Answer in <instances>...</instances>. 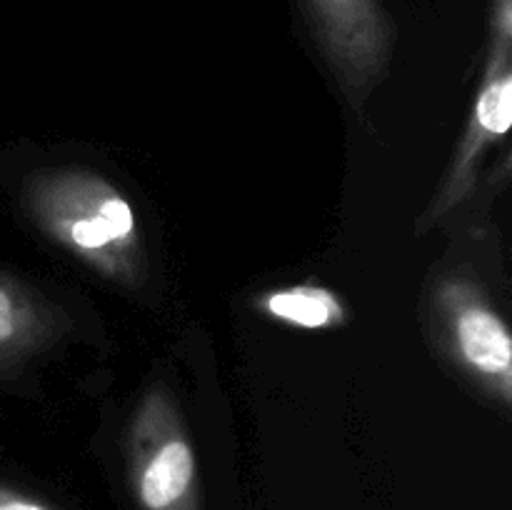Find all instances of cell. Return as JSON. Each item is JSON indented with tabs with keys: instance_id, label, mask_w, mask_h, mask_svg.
Instances as JSON below:
<instances>
[{
	"instance_id": "1",
	"label": "cell",
	"mask_w": 512,
	"mask_h": 510,
	"mask_svg": "<svg viewBox=\"0 0 512 510\" xmlns=\"http://www.w3.org/2000/svg\"><path fill=\"white\" fill-rule=\"evenodd\" d=\"M25 208L50 240L105 280L125 288L145 280L138 215L105 175L85 168L35 173L25 185Z\"/></svg>"
},
{
	"instance_id": "2",
	"label": "cell",
	"mask_w": 512,
	"mask_h": 510,
	"mask_svg": "<svg viewBox=\"0 0 512 510\" xmlns=\"http://www.w3.org/2000/svg\"><path fill=\"white\" fill-rule=\"evenodd\" d=\"M125 465L140 510H200L195 448L165 385L140 398L125 435Z\"/></svg>"
},
{
	"instance_id": "3",
	"label": "cell",
	"mask_w": 512,
	"mask_h": 510,
	"mask_svg": "<svg viewBox=\"0 0 512 510\" xmlns=\"http://www.w3.org/2000/svg\"><path fill=\"white\" fill-rule=\"evenodd\" d=\"M512 125V0H490L488 8V50L483 75L478 83L470 120L463 130L455 158L423 213L418 233L440 223L465 198H470L478 180L480 165L495 143L510 133Z\"/></svg>"
},
{
	"instance_id": "4",
	"label": "cell",
	"mask_w": 512,
	"mask_h": 510,
	"mask_svg": "<svg viewBox=\"0 0 512 510\" xmlns=\"http://www.w3.org/2000/svg\"><path fill=\"white\" fill-rule=\"evenodd\" d=\"M433 325L450 363L505 410L512 403V333L480 283L463 275L440 280Z\"/></svg>"
},
{
	"instance_id": "5",
	"label": "cell",
	"mask_w": 512,
	"mask_h": 510,
	"mask_svg": "<svg viewBox=\"0 0 512 510\" xmlns=\"http://www.w3.org/2000/svg\"><path fill=\"white\" fill-rule=\"evenodd\" d=\"M345 98L363 105L388 75L395 23L383 0H295Z\"/></svg>"
},
{
	"instance_id": "6",
	"label": "cell",
	"mask_w": 512,
	"mask_h": 510,
	"mask_svg": "<svg viewBox=\"0 0 512 510\" xmlns=\"http://www.w3.org/2000/svg\"><path fill=\"white\" fill-rule=\"evenodd\" d=\"M68 328L63 310L20 280L0 273V373L38 355Z\"/></svg>"
},
{
	"instance_id": "7",
	"label": "cell",
	"mask_w": 512,
	"mask_h": 510,
	"mask_svg": "<svg viewBox=\"0 0 512 510\" xmlns=\"http://www.w3.org/2000/svg\"><path fill=\"white\" fill-rule=\"evenodd\" d=\"M255 308L265 318L303 330L340 328L348 320V305L335 290L308 283L268 290L255 300Z\"/></svg>"
},
{
	"instance_id": "8",
	"label": "cell",
	"mask_w": 512,
	"mask_h": 510,
	"mask_svg": "<svg viewBox=\"0 0 512 510\" xmlns=\"http://www.w3.org/2000/svg\"><path fill=\"white\" fill-rule=\"evenodd\" d=\"M0 510H55L50 508L43 500L33 498L28 493H20V490L8 488V485H0Z\"/></svg>"
}]
</instances>
